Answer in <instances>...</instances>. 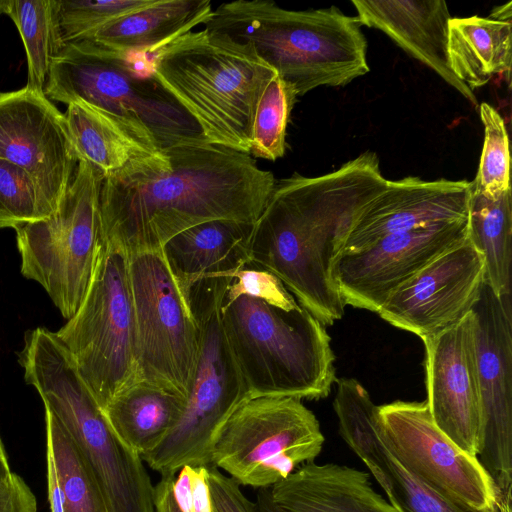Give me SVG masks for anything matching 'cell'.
I'll return each instance as SVG.
<instances>
[{
    "mask_svg": "<svg viewBox=\"0 0 512 512\" xmlns=\"http://www.w3.org/2000/svg\"><path fill=\"white\" fill-rule=\"evenodd\" d=\"M152 71L211 144L250 154L252 113L276 73L249 43L207 29L150 53Z\"/></svg>",
    "mask_w": 512,
    "mask_h": 512,
    "instance_id": "cell-4",
    "label": "cell"
},
{
    "mask_svg": "<svg viewBox=\"0 0 512 512\" xmlns=\"http://www.w3.org/2000/svg\"><path fill=\"white\" fill-rule=\"evenodd\" d=\"M471 182L408 176L387 180L386 187L358 213L339 253L361 249L394 233L468 216Z\"/></svg>",
    "mask_w": 512,
    "mask_h": 512,
    "instance_id": "cell-20",
    "label": "cell"
},
{
    "mask_svg": "<svg viewBox=\"0 0 512 512\" xmlns=\"http://www.w3.org/2000/svg\"><path fill=\"white\" fill-rule=\"evenodd\" d=\"M64 116L78 161L91 164L104 177L163 151L140 139L119 119L86 103H69Z\"/></svg>",
    "mask_w": 512,
    "mask_h": 512,
    "instance_id": "cell-27",
    "label": "cell"
},
{
    "mask_svg": "<svg viewBox=\"0 0 512 512\" xmlns=\"http://www.w3.org/2000/svg\"><path fill=\"white\" fill-rule=\"evenodd\" d=\"M103 179L94 166L78 161L54 213L14 228L21 273L44 288L67 320L83 302L97 263Z\"/></svg>",
    "mask_w": 512,
    "mask_h": 512,
    "instance_id": "cell-10",
    "label": "cell"
},
{
    "mask_svg": "<svg viewBox=\"0 0 512 512\" xmlns=\"http://www.w3.org/2000/svg\"><path fill=\"white\" fill-rule=\"evenodd\" d=\"M253 224L208 221L164 244L161 251L166 264L189 306V293L195 285L208 279L233 278L250 263L248 246Z\"/></svg>",
    "mask_w": 512,
    "mask_h": 512,
    "instance_id": "cell-22",
    "label": "cell"
},
{
    "mask_svg": "<svg viewBox=\"0 0 512 512\" xmlns=\"http://www.w3.org/2000/svg\"><path fill=\"white\" fill-rule=\"evenodd\" d=\"M153 0H50L52 56L64 45L87 39L106 23Z\"/></svg>",
    "mask_w": 512,
    "mask_h": 512,
    "instance_id": "cell-31",
    "label": "cell"
},
{
    "mask_svg": "<svg viewBox=\"0 0 512 512\" xmlns=\"http://www.w3.org/2000/svg\"><path fill=\"white\" fill-rule=\"evenodd\" d=\"M254 503L257 512H288L273 501L270 487L259 488Z\"/></svg>",
    "mask_w": 512,
    "mask_h": 512,
    "instance_id": "cell-42",
    "label": "cell"
},
{
    "mask_svg": "<svg viewBox=\"0 0 512 512\" xmlns=\"http://www.w3.org/2000/svg\"><path fill=\"white\" fill-rule=\"evenodd\" d=\"M380 434L400 462L442 497L472 512H499L501 495L477 457L434 424L427 401L378 406Z\"/></svg>",
    "mask_w": 512,
    "mask_h": 512,
    "instance_id": "cell-13",
    "label": "cell"
},
{
    "mask_svg": "<svg viewBox=\"0 0 512 512\" xmlns=\"http://www.w3.org/2000/svg\"><path fill=\"white\" fill-rule=\"evenodd\" d=\"M54 333L101 409L139 380L128 255L102 241L83 302Z\"/></svg>",
    "mask_w": 512,
    "mask_h": 512,
    "instance_id": "cell-9",
    "label": "cell"
},
{
    "mask_svg": "<svg viewBox=\"0 0 512 512\" xmlns=\"http://www.w3.org/2000/svg\"><path fill=\"white\" fill-rule=\"evenodd\" d=\"M471 313L481 404L477 458L502 498L512 483L511 295L499 297L484 282Z\"/></svg>",
    "mask_w": 512,
    "mask_h": 512,
    "instance_id": "cell-14",
    "label": "cell"
},
{
    "mask_svg": "<svg viewBox=\"0 0 512 512\" xmlns=\"http://www.w3.org/2000/svg\"><path fill=\"white\" fill-rule=\"evenodd\" d=\"M243 295L283 309H293L300 305L279 278L252 264L244 266L234 274L223 303L232 302Z\"/></svg>",
    "mask_w": 512,
    "mask_h": 512,
    "instance_id": "cell-35",
    "label": "cell"
},
{
    "mask_svg": "<svg viewBox=\"0 0 512 512\" xmlns=\"http://www.w3.org/2000/svg\"><path fill=\"white\" fill-rule=\"evenodd\" d=\"M53 214L30 176L0 159V228L45 219Z\"/></svg>",
    "mask_w": 512,
    "mask_h": 512,
    "instance_id": "cell-34",
    "label": "cell"
},
{
    "mask_svg": "<svg viewBox=\"0 0 512 512\" xmlns=\"http://www.w3.org/2000/svg\"><path fill=\"white\" fill-rule=\"evenodd\" d=\"M208 471L213 512H257L233 479L214 466Z\"/></svg>",
    "mask_w": 512,
    "mask_h": 512,
    "instance_id": "cell-36",
    "label": "cell"
},
{
    "mask_svg": "<svg viewBox=\"0 0 512 512\" xmlns=\"http://www.w3.org/2000/svg\"><path fill=\"white\" fill-rule=\"evenodd\" d=\"M48 499L51 512H64V495L52 451L46 446Z\"/></svg>",
    "mask_w": 512,
    "mask_h": 512,
    "instance_id": "cell-39",
    "label": "cell"
},
{
    "mask_svg": "<svg viewBox=\"0 0 512 512\" xmlns=\"http://www.w3.org/2000/svg\"><path fill=\"white\" fill-rule=\"evenodd\" d=\"M11 472L8 455L0 436V482L5 480Z\"/></svg>",
    "mask_w": 512,
    "mask_h": 512,
    "instance_id": "cell-44",
    "label": "cell"
},
{
    "mask_svg": "<svg viewBox=\"0 0 512 512\" xmlns=\"http://www.w3.org/2000/svg\"><path fill=\"white\" fill-rule=\"evenodd\" d=\"M484 126V143L471 190L488 196H497L511 188L510 151L504 119L487 103L479 107Z\"/></svg>",
    "mask_w": 512,
    "mask_h": 512,
    "instance_id": "cell-33",
    "label": "cell"
},
{
    "mask_svg": "<svg viewBox=\"0 0 512 512\" xmlns=\"http://www.w3.org/2000/svg\"><path fill=\"white\" fill-rule=\"evenodd\" d=\"M467 236V218L386 235L338 254L333 281L345 305L377 312L398 287Z\"/></svg>",
    "mask_w": 512,
    "mask_h": 512,
    "instance_id": "cell-15",
    "label": "cell"
},
{
    "mask_svg": "<svg viewBox=\"0 0 512 512\" xmlns=\"http://www.w3.org/2000/svg\"><path fill=\"white\" fill-rule=\"evenodd\" d=\"M484 282L483 256L467 238L398 287L376 313L423 340L461 321L475 305Z\"/></svg>",
    "mask_w": 512,
    "mask_h": 512,
    "instance_id": "cell-16",
    "label": "cell"
},
{
    "mask_svg": "<svg viewBox=\"0 0 512 512\" xmlns=\"http://www.w3.org/2000/svg\"><path fill=\"white\" fill-rule=\"evenodd\" d=\"M270 491L288 512H398L374 490L368 472L336 463H306Z\"/></svg>",
    "mask_w": 512,
    "mask_h": 512,
    "instance_id": "cell-23",
    "label": "cell"
},
{
    "mask_svg": "<svg viewBox=\"0 0 512 512\" xmlns=\"http://www.w3.org/2000/svg\"><path fill=\"white\" fill-rule=\"evenodd\" d=\"M324 440L319 421L302 400L249 398L218 432L211 464L239 486L268 488L315 461Z\"/></svg>",
    "mask_w": 512,
    "mask_h": 512,
    "instance_id": "cell-11",
    "label": "cell"
},
{
    "mask_svg": "<svg viewBox=\"0 0 512 512\" xmlns=\"http://www.w3.org/2000/svg\"><path fill=\"white\" fill-rule=\"evenodd\" d=\"M139 380L187 397L198 359L199 327L161 249L128 256Z\"/></svg>",
    "mask_w": 512,
    "mask_h": 512,
    "instance_id": "cell-12",
    "label": "cell"
},
{
    "mask_svg": "<svg viewBox=\"0 0 512 512\" xmlns=\"http://www.w3.org/2000/svg\"><path fill=\"white\" fill-rule=\"evenodd\" d=\"M46 446L52 451L64 495V512H109L105 497L73 438L45 408Z\"/></svg>",
    "mask_w": 512,
    "mask_h": 512,
    "instance_id": "cell-29",
    "label": "cell"
},
{
    "mask_svg": "<svg viewBox=\"0 0 512 512\" xmlns=\"http://www.w3.org/2000/svg\"><path fill=\"white\" fill-rule=\"evenodd\" d=\"M204 25L251 44L297 96L345 86L370 71L361 23L335 6L294 11L268 0H236L213 9Z\"/></svg>",
    "mask_w": 512,
    "mask_h": 512,
    "instance_id": "cell-3",
    "label": "cell"
},
{
    "mask_svg": "<svg viewBox=\"0 0 512 512\" xmlns=\"http://www.w3.org/2000/svg\"><path fill=\"white\" fill-rule=\"evenodd\" d=\"M275 181L250 154L208 142L168 148L104 177L101 239L129 256L204 222L253 224Z\"/></svg>",
    "mask_w": 512,
    "mask_h": 512,
    "instance_id": "cell-1",
    "label": "cell"
},
{
    "mask_svg": "<svg viewBox=\"0 0 512 512\" xmlns=\"http://www.w3.org/2000/svg\"><path fill=\"white\" fill-rule=\"evenodd\" d=\"M4 14L16 25L26 51V87L44 94L52 58L50 0H5Z\"/></svg>",
    "mask_w": 512,
    "mask_h": 512,
    "instance_id": "cell-32",
    "label": "cell"
},
{
    "mask_svg": "<svg viewBox=\"0 0 512 512\" xmlns=\"http://www.w3.org/2000/svg\"><path fill=\"white\" fill-rule=\"evenodd\" d=\"M297 95L277 73L259 94L250 123V155L275 161L286 151V130Z\"/></svg>",
    "mask_w": 512,
    "mask_h": 512,
    "instance_id": "cell-30",
    "label": "cell"
},
{
    "mask_svg": "<svg viewBox=\"0 0 512 512\" xmlns=\"http://www.w3.org/2000/svg\"><path fill=\"white\" fill-rule=\"evenodd\" d=\"M0 512H37V500L33 491L14 472L0 482Z\"/></svg>",
    "mask_w": 512,
    "mask_h": 512,
    "instance_id": "cell-37",
    "label": "cell"
},
{
    "mask_svg": "<svg viewBox=\"0 0 512 512\" xmlns=\"http://www.w3.org/2000/svg\"><path fill=\"white\" fill-rule=\"evenodd\" d=\"M19 363L25 381L73 438L109 512H155L154 486L143 460L114 433L55 333L28 331Z\"/></svg>",
    "mask_w": 512,
    "mask_h": 512,
    "instance_id": "cell-6",
    "label": "cell"
},
{
    "mask_svg": "<svg viewBox=\"0 0 512 512\" xmlns=\"http://www.w3.org/2000/svg\"><path fill=\"white\" fill-rule=\"evenodd\" d=\"M361 25L375 28L390 37L457 90L473 105L474 92L450 68L447 42L452 18L443 0H352Z\"/></svg>",
    "mask_w": 512,
    "mask_h": 512,
    "instance_id": "cell-21",
    "label": "cell"
},
{
    "mask_svg": "<svg viewBox=\"0 0 512 512\" xmlns=\"http://www.w3.org/2000/svg\"><path fill=\"white\" fill-rule=\"evenodd\" d=\"M150 53L119 52L87 39L66 44L51 58L44 94L97 108L159 150L208 142L155 78Z\"/></svg>",
    "mask_w": 512,
    "mask_h": 512,
    "instance_id": "cell-5",
    "label": "cell"
},
{
    "mask_svg": "<svg viewBox=\"0 0 512 512\" xmlns=\"http://www.w3.org/2000/svg\"><path fill=\"white\" fill-rule=\"evenodd\" d=\"M336 385L339 434L398 512H472L429 488L400 462L380 434L378 406L356 379L341 378Z\"/></svg>",
    "mask_w": 512,
    "mask_h": 512,
    "instance_id": "cell-19",
    "label": "cell"
},
{
    "mask_svg": "<svg viewBox=\"0 0 512 512\" xmlns=\"http://www.w3.org/2000/svg\"><path fill=\"white\" fill-rule=\"evenodd\" d=\"M221 320L250 398L330 394L336 381L330 336L301 304L283 309L243 295L222 303Z\"/></svg>",
    "mask_w": 512,
    "mask_h": 512,
    "instance_id": "cell-7",
    "label": "cell"
},
{
    "mask_svg": "<svg viewBox=\"0 0 512 512\" xmlns=\"http://www.w3.org/2000/svg\"><path fill=\"white\" fill-rule=\"evenodd\" d=\"M386 184L371 151L327 174L276 180L252 227L249 264L274 274L324 326L332 325L346 306L333 281L334 259L355 217Z\"/></svg>",
    "mask_w": 512,
    "mask_h": 512,
    "instance_id": "cell-2",
    "label": "cell"
},
{
    "mask_svg": "<svg viewBox=\"0 0 512 512\" xmlns=\"http://www.w3.org/2000/svg\"><path fill=\"white\" fill-rule=\"evenodd\" d=\"M0 159L23 169L54 213L78 158L64 114L45 94L26 86L0 92Z\"/></svg>",
    "mask_w": 512,
    "mask_h": 512,
    "instance_id": "cell-17",
    "label": "cell"
},
{
    "mask_svg": "<svg viewBox=\"0 0 512 512\" xmlns=\"http://www.w3.org/2000/svg\"><path fill=\"white\" fill-rule=\"evenodd\" d=\"M212 12L209 0H153L106 23L87 40L119 52H153L205 24Z\"/></svg>",
    "mask_w": 512,
    "mask_h": 512,
    "instance_id": "cell-24",
    "label": "cell"
},
{
    "mask_svg": "<svg viewBox=\"0 0 512 512\" xmlns=\"http://www.w3.org/2000/svg\"><path fill=\"white\" fill-rule=\"evenodd\" d=\"M233 278L208 279L189 293L199 327V353L184 410L169 433L141 459L160 475L183 466L210 467L215 438L249 393L228 344L221 306Z\"/></svg>",
    "mask_w": 512,
    "mask_h": 512,
    "instance_id": "cell-8",
    "label": "cell"
},
{
    "mask_svg": "<svg viewBox=\"0 0 512 512\" xmlns=\"http://www.w3.org/2000/svg\"><path fill=\"white\" fill-rule=\"evenodd\" d=\"M175 475H161L160 480L154 486L155 512H182L173 495V482Z\"/></svg>",
    "mask_w": 512,
    "mask_h": 512,
    "instance_id": "cell-41",
    "label": "cell"
},
{
    "mask_svg": "<svg viewBox=\"0 0 512 512\" xmlns=\"http://www.w3.org/2000/svg\"><path fill=\"white\" fill-rule=\"evenodd\" d=\"M422 341L426 401L433 422L460 449L477 457L481 404L471 311L456 325Z\"/></svg>",
    "mask_w": 512,
    "mask_h": 512,
    "instance_id": "cell-18",
    "label": "cell"
},
{
    "mask_svg": "<svg viewBox=\"0 0 512 512\" xmlns=\"http://www.w3.org/2000/svg\"><path fill=\"white\" fill-rule=\"evenodd\" d=\"M185 404L183 396L138 380L116 394L102 412L117 437L141 456L175 426Z\"/></svg>",
    "mask_w": 512,
    "mask_h": 512,
    "instance_id": "cell-25",
    "label": "cell"
},
{
    "mask_svg": "<svg viewBox=\"0 0 512 512\" xmlns=\"http://www.w3.org/2000/svg\"><path fill=\"white\" fill-rule=\"evenodd\" d=\"M192 466L186 465L179 470L173 482V495L182 512H193L192 509Z\"/></svg>",
    "mask_w": 512,
    "mask_h": 512,
    "instance_id": "cell-40",
    "label": "cell"
},
{
    "mask_svg": "<svg viewBox=\"0 0 512 512\" xmlns=\"http://www.w3.org/2000/svg\"><path fill=\"white\" fill-rule=\"evenodd\" d=\"M192 509L193 512H213L208 467L192 469Z\"/></svg>",
    "mask_w": 512,
    "mask_h": 512,
    "instance_id": "cell-38",
    "label": "cell"
},
{
    "mask_svg": "<svg viewBox=\"0 0 512 512\" xmlns=\"http://www.w3.org/2000/svg\"><path fill=\"white\" fill-rule=\"evenodd\" d=\"M467 221V238L484 259L485 283L499 297L511 295V188L497 196L471 190Z\"/></svg>",
    "mask_w": 512,
    "mask_h": 512,
    "instance_id": "cell-28",
    "label": "cell"
},
{
    "mask_svg": "<svg viewBox=\"0 0 512 512\" xmlns=\"http://www.w3.org/2000/svg\"><path fill=\"white\" fill-rule=\"evenodd\" d=\"M511 23L489 17L451 18L447 53L450 68L473 91L504 73L510 81Z\"/></svg>",
    "mask_w": 512,
    "mask_h": 512,
    "instance_id": "cell-26",
    "label": "cell"
},
{
    "mask_svg": "<svg viewBox=\"0 0 512 512\" xmlns=\"http://www.w3.org/2000/svg\"><path fill=\"white\" fill-rule=\"evenodd\" d=\"M512 8H511V2H508L505 5L495 7L493 11L490 14L491 19L503 21V22H509L511 23V16H512Z\"/></svg>",
    "mask_w": 512,
    "mask_h": 512,
    "instance_id": "cell-43",
    "label": "cell"
},
{
    "mask_svg": "<svg viewBox=\"0 0 512 512\" xmlns=\"http://www.w3.org/2000/svg\"><path fill=\"white\" fill-rule=\"evenodd\" d=\"M5 0H0V15L4 14Z\"/></svg>",
    "mask_w": 512,
    "mask_h": 512,
    "instance_id": "cell-45",
    "label": "cell"
}]
</instances>
